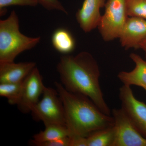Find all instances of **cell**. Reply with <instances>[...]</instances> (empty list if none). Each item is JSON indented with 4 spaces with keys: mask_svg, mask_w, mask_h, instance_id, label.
I'll return each mask as SVG.
<instances>
[{
    "mask_svg": "<svg viewBox=\"0 0 146 146\" xmlns=\"http://www.w3.org/2000/svg\"><path fill=\"white\" fill-rule=\"evenodd\" d=\"M56 69L66 90L88 97L102 112L110 115L100 85L99 67L91 53L83 51L75 56L63 55Z\"/></svg>",
    "mask_w": 146,
    "mask_h": 146,
    "instance_id": "cell-1",
    "label": "cell"
},
{
    "mask_svg": "<svg viewBox=\"0 0 146 146\" xmlns=\"http://www.w3.org/2000/svg\"><path fill=\"white\" fill-rule=\"evenodd\" d=\"M64 107L65 125L70 136L87 137L97 131L113 126V117L102 112L88 97L68 91L54 82Z\"/></svg>",
    "mask_w": 146,
    "mask_h": 146,
    "instance_id": "cell-2",
    "label": "cell"
},
{
    "mask_svg": "<svg viewBox=\"0 0 146 146\" xmlns=\"http://www.w3.org/2000/svg\"><path fill=\"white\" fill-rule=\"evenodd\" d=\"M41 41L40 36L30 37L20 31L19 20L14 10L0 21V63L13 62L20 54L31 50Z\"/></svg>",
    "mask_w": 146,
    "mask_h": 146,
    "instance_id": "cell-3",
    "label": "cell"
},
{
    "mask_svg": "<svg viewBox=\"0 0 146 146\" xmlns=\"http://www.w3.org/2000/svg\"><path fill=\"white\" fill-rule=\"evenodd\" d=\"M98 29L105 42L119 38L129 16L126 0H108Z\"/></svg>",
    "mask_w": 146,
    "mask_h": 146,
    "instance_id": "cell-4",
    "label": "cell"
},
{
    "mask_svg": "<svg viewBox=\"0 0 146 146\" xmlns=\"http://www.w3.org/2000/svg\"><path fill=\"white\" fill-rule=\"evenodd\" d=\"M42 95V100L31 112L33 119L42 121L45 126L51 124L66 125L64 107L56 89L46 86Z\"/></svg>",
    "mask_w": 146,
    "mask_h": 146,
    "instance_id": "cell-5",
    "label": "cell"
},
{
    "mask_svg": "<svg viewBox=\"0 0 146 146\" xmlns=\"http://www.w3.org/2000/svg\"><path fill=\"white\" fill-rule=\"evenodd\" d=\"M115 137L113 146H146V138L121 108L112 110Z\"/></svg>",
    "mask_w": 146,
    "mask_h": 146,
    "instance_id": "cell-6",
    "label": "cell"
},
{
    "mask_svg": "<svg viewBox=\"0 0 146 146\" xmlns=\"http://www.w3.org/2000/svg\"><path fill=\"white\" fill-rule=\"evenodd\" d=\"M119 97L121 108L138 131L146 138V104L136 99L130 86L123 85Z\"/></svg>",
    "mask_w": 146,
    "mask_h": 146,
    "instance_id": "cell-7",
    "label": "cell"
},
{
    "mask_svg": "<svg viewBox=\"0 0 146 146\" xmlns=\"http://www.w3.org/2000/svg\"><path fill=\"white\" fill-rule=\"evenodd\" d=\"M45 87L42 76L35 67L23 82L21 98L17 105L20 111L24 113L31 112Z\"/></svg>",
    "mask_w": 146,
    "mask_h": 146,
    "instance_id": "cell-8",
    "label": "cell"
},
{
    "mask_svg": "<svg viewBox=\"0 0 146 146\" xmlns=\"http://www.w3.org/2000/svg\"><path fill=\"white\" fill-rule=\"evenodd\" d=\"M119 38L121 46L125 49H140L146 39V20L129 17Z\"/></svg>",
    "mask_w": 146,
    "mask_h": 146,
    "instance_id": "cell-9",
    "label": "cell"
},
{
    "mask_svg": "<svg viewBox=\"0 0 146 146\" xmlns=\"http://www.w3.org/2000/svg\"><path fill=\"white\" fill-rule=\"evenodd\" d=\"M106 0H84L76 14L77 22L86 33L98 27L101 18L100 9L105 5Z\"/></svg>",
    "mask_w": 146,
    "mask_h": 146,
    "instance_id": "cell-10",
    "label": "cell"
},
{
    "mask_svg": "<svg viewBox=\"0 0 146 146\" xmlns=\"http://www.w3.org/2000/svg\"><path fill=\"white\" fill-rule=\"evenodd\" d=\"M35 67L34 62L0 63V83H21Z\"/></svg>",
    "mask_w": 146,
    "mask_h": 146,
    "instance_id": "cell-11",
    "label": "cell"
},
{
    "mask_svg": "<svg viewBox=\"0 0 146 146\" xmlns=\"http://www.w3.org/2000/svg\"><path fill=\"white\" fill-rule=\"evenodd\" d=\"M129 57L135 63V68L131 72H120L118 78L124 85L146 87V60L133 53L131 54Z\"/></svg>",
    "mask_w": 146,
    "mask_h": 146,
    "instance_id": "cell-12",
    "label": "cell"
},
{
    "mask_svg": "<svg viewBox=\"0 0 146 146\" xmlns=\"http://www.w3.org/2000/svg\"><path fill=\"white\" fill-rule=\"evenodd\" d=\"M51 41L55 49L64 54L72 52L76 47L74 36L69 31L64 28H58L54 31Z\"/></svg>",
    "mask_w": 146,
    "mask_h": 146,
    "instance_id": "cell-13",
    "label": "cell"
},
{
    "mask_svg": "<svg viewBox=\"0 0 146 146\" xmlns=\"http://www.w3.org/2000/svg\"><path fill=\"white\" fill-rule=\"evenodd\" d=\"M45 127L44 130L41 131L33 136L32 142L35 145L70 136V132L65 125L51 124L45 125Z\"/></svg>",
    "mask_w": 146,
    "mask_h": 146,
    "instance_id": "cell-14",
    "label": "cell"
},
{
    "mask_svg": "<svg viewBox=\"0 0 146 146\" xmlns=\"http://www.w3.org/2000/svg\"><path fill=\"white\" fill-rule=\"evenodd\" d=\"M115 137L114 126L102 129L86 137L87 146H113Z\"/></svg>",
    "mask_w": 146,
    "mask_h": 146,
    "instance_id": "cell-15",
    "label": "cell"
},
{
    "mask_svg": "<svg viewBox=\"0 0 146 146\" xmlns=\"http://www.w3.org/2000/svg\"><path fill=\"white\" fill-rule=\"evenodd\" d=\"M22 83H0V96L6 98L11 105H17L20 100Z\"/></svg>",
    "mask_w": 146,
    "mask_h": 146,
    "instance_id": "cell-16",
    "label": "cell"
},
{
    "mask_svg": "<svg viewBox=\"0 0 146 146\" xmlns=\"http://www.w3.org/2000/svg\"><path fill=\"white\" fill-rule=\"evenodd\" d=\"M129 17H138L146 20V0H126Z\"/></svg>",
    "mask_w": 146,
    "mask_h": 146,
    "instance_id": "cell-17",
    "label": "cell"
},
{
    "mask_svg": "<svg viewBox=\"0 0 146 146\" xmlns=\"http://www.w3.org/2000/svg\"><path fill=\"white\" fill-rule=\"evenodd\" d=\"M39 4L37 0H0V13L3 16L10 6L35 7Z\"/></svg>",
    "mask_w": 146,
    "mask_h": 146,
    "instance_id": "cell-18",
    "label": "cell"
},
{
    "mask_svg": "<svg viewBox=\"0 0 146 146\" xmlns=\"http://www.w3.org/2000/svg\"><path fill=\"white\" fill-rule=\"evenodd\" d=\"M39 4L49 11L56 10L68 14V11L59 0H37Z\"/></svg>",
    "mask_w": 146,
    "mask_h": 146,
    "instance_id": "cell-19",
    "label": "cell"
},
{
    "mask_svg": "<svg viewBox=\"0 0 146 146\" xmlns=\"http://www.w3.org/2000/svg\"><path fill=\"white\" fill-rule=\"evenodd\" d=\"M37 146H70V138L69 136L60 138L44 143L36 144Z\"/></svg>",
    "mask_w": 146,
    "mask_h": 146,
    "instance_id": "cell-20",
    "label": "cell"
},
{
    "mask_svg": "<svg viewBox=\"0 0 146 146\" xmlns=\"http://www.w3.org/2000/svg\"><path fill=\"white\" fill-rule=\"evenodd\" d=\"M70 146H87L86 137L70 136Z\"/></svg>",
    "mask_w": 146,
    "mask_h": 146,
    "instance_id": "cell-21",
    "label": "cell"
},
{
    "mask_svg": "<svg viewBox=\"0 0 146 146\" xmlns=\"http://www.w3.org/2000/svg\"><path fill=\"white\" fill-rule=\"evenodd\" d=\"M140 49L143 50L145 52V56L146 59V39L142 43L140 46Z\"/></svg>",
    "mask_w": 146,
    "mask_h": 146,
    "instance_id": "cell-22",
    "label": "cell"
},
{
    "mask_svg": "<svg viewBox=\"0 0 146 146\" xmlns=\"http://www.w3.org/2000/svg\"><path fill=\"white\" fill-rule=\"evenodd\" d=\"M143 89H144V90H145V91H146V87H144V88H143Z\"/></svg>",
    "mask_w": 146,
    "mask_h": 146,
    "instance_id": "cell-23",
    "label": "cell"
}]
</instances>
